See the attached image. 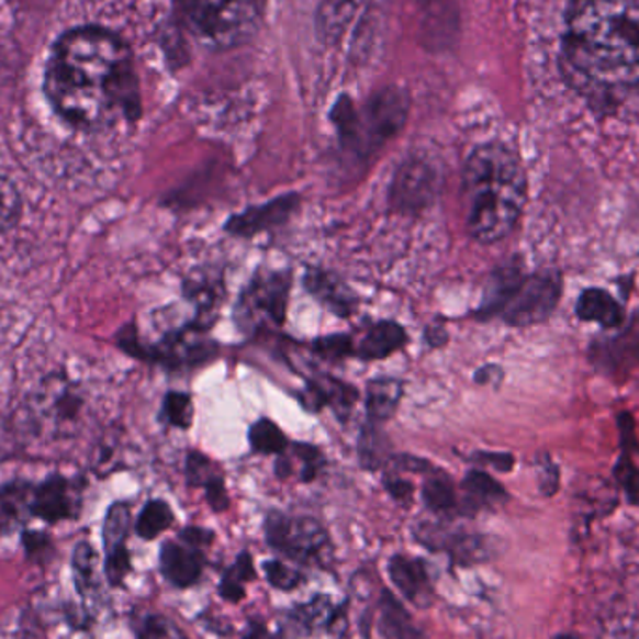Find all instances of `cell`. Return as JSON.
I'll return each instance as SVG.
<instances>
[{
    "label": "cell",
    "instance_id": "obj_1",
    "mask_svg": "<svg viewBox=\"0 0 639 639\" xmlns=\"http://www.w3.org/2000/svg\"><path fill=\"white\" fill-rule=\"evenodd\" d=\"M45 96L60 119L85 132L141 116L130 45L119 34L82 26L58 40L45 69Z\"/></svg>",
    "mask_w": 639,
    "mask_h": 639
},
{
    "label": "cell",
    "instance_id": "obj_8",
    "mask_svg": "<svg viewBox=\"0 0 639 639\" xmlns=\"http://www.w3.org/2000/svg\"><path fill=\"white\" fill-rule=\"evenodd\" d=\"M289 292V273H266L255 277V281L245 290L238 303L236 318L239 326L251 329L262 326L264 322L281 326L287 318Z\"/></svg>",
    "mask_w": 639,
    "mask_h": 639
},
{
    "label": "cell",
    "instance_id": "obj_10",
    "mask_svg": "<svg viewBox=\"0 0 639 639\" xmlns=\"http://www.w3.org/2000/svg\"><path fill=\"white\" fill-rule=\"evenodd\" d=\"M31 404L36 419L57 434L74 433L81 417V393L76 383L60 374L45 378L32 396Z\"/></svg>",
    "mask_w": 639,
    "mask_h": 639
},
{
    "label": "cell",
    "instance_id": "obj_25",
    "mask_svg": "<svg viewBox=\"0 0 639 639\" xmlns=\"http://www.w3.org/2000/svg\"><path fill=\"white\" fill-rule=\"evenodd\" d=\"M335 604L327 595H316L290 612V619L305 634H318L329 628Z\"/></svg>",
    "mask_w": 639,
    "mask_h": 639
},
{
    "label": "cell",
    "instance_id": "obj_4",
    "mask_svg": "<svg viewBox=\"0 0 639 639\" xmlns=\"http://www.w3.org/2000/svg\"><path fill=\"white\" fill-rule=\"evenodd\" d=\"M407 109L406 92L389 87L372 96L363 111H356L351 101L340 100L333 109V122L346 150L367 157L401 132L406 124Z\"/></svg>",
    "mask_w": 639,
    "mask_h": 639
},
{
    "label": "cell",
    "instance_id": "obj_3",
    "mask_svg": "<svg viewBox=\"0 0 639 639\" xmlns=\"http://www.w3.org/2000/svg\"><path fill=\"white\" fill-rule=\"evenodd\" d=\"M462 193L471 238L486 245L507 238L526 206L527 178L520 157L500 143L479 146L466 161Z\"/></svg>",
    "mask_w": 639,
    "mask_h": 639
},
{
    "label": "cell",
    "instance_id": "obj_13",
    "mask_svg": "<svg viewBox=\"0 0 639 639\" xmlns=\"http://www.w3.org/2000/svg\"><path fill=\"white\" fill-rule=\"evenodd\" d=\"M132 527V511L127 503H113L103 522V548H105V576L113 587H119L132 571V558L127 552V535Z\"/></svg>",
    "mask_w": 639,
    "mask_h": 639
},
{
    "label": "cell",
    "instance_id": "obj_51",
    "mask_svg": "<svg viewBox=\"0 0 639 639\" xmlns=\"http://www.w3.org/2000/svg\"><path fill=\"white\" fill-rule=\"evenodd\" d=\"M426 340L433 346L446 345L447 332L441 324H433L426 327Z\"/></svg>",
    "mask_w": 639,
    "mask_h": 639
},
{
    "label": "cell",
    "instance_id": "obj_24",
    "mask_svg": "<svg viewBox=\"0 0 639 639\" xmlns=\"http://www.w3.org/2000/svg\"><path fill=\"white\" fill-rule=\"evenodd\" d=\"M402 399V383L395 378H377L367 388V412L372 423H383L395 415Z\"/></svg>",
    "mask_w": 639,
    "mask_h": 639
},
{
    "label": "cell",
    "instance_id": "obj_23",
    "mask_svg": "<svg viewBox=\"0 0 639 639\" xmlns=\"http://www.w3.org/2000/svg\"><path fill=\"white\" fill-rule=\"evenodd\" d=\"M576 314L583 322H596L604 327L620 326L625 320V313L614 295L602 289L583 290L578 300Z\"/></svg>",
    "mask_w": 639,
    "mask_h": 639
},
{
    "label": "cell",
    "instance_id": "obj_44",
    "mask_svg": "<svg viewBox=\"0 0 639 639\" xmlns=\"http://www.w3.org/2000/svg\"><path fill=\"white\" fill-rule=\"evenodd\" d=\"M383 484H385V490H388L395 502L402 503V505L412 503L414 486H412L410 481H404V479L396 475H385L383 477Z\"/></svg>",
    "mask_w": 639,
    "mask_h": 639
},
{
    "label": "cell",
    "instance_id": "obj_45",
    "mask_svg": "<svg viewBox=\"0 0 639 639\" xmlns=\"http://www.w3.org/2000/svg\"><path fill=\"white\" fill-rule=\"evenodd\" d=\"M228 576L234 578L236 582H253L257 580V571H255V563H253L251 553L244 550L239 553L236 563L231 567V571L226 572Z\"/></svg>",
    "mask_w": 639,
    "mask_h": 639
},
{
    "label": "cell",
    "instance_id": "obj_2",
    "mask_svg": "<svg viewBox=\"0 0 639 639\" xmlns=\"http://www.w3.org/2000/svg\"><path fill=\"white\" fill-rule=\"evenodd\" d=\"M564 58L585 87L639 85V0H572Z\"/></svg>",
    "mask_w": 639,
    "mask_h": 639
},
{
    "label": "cell",
    "instance_id": "obj_17",
    "mask_svg": "<svg viewBox=\"0 0 639 639\" xmlns=\"http://www.w3.org/2000/svg\"><path fill=\"white\" fill-rule=\"evenodd\" d=\"M34 484L12 481L0 489V537L25 526L32 516Z\"/></svg>",
    "mask_w": 639,
    "mask_h": 639
},
{
    "label": "cell",
    "instance_id": "obj_39",
    "mask_svg": "<svg viewBox=\"0 0 639 639\" xmlns=\"http://www.w3.org/2000/svg\"><path fill=\"white\" fill-rule=\"evenodd\" d=\"M188 481L191 486H204V484L217 477L212 462L201 452H191L188 458Z\"/></svg>",
    "mask_w": 639,
    "mask_h": 639
},
{
    "label": "cell",
    "instance_id": "obj_6",
    "mask_svg": "<svg viewBox=\"0 0 639 639\" xmlns=\"http://www.w3.org/2000/svg\"><path fill=\"white\" fill-rule=\"evenodd\" d=\"M268 545L300 564L327 569L332 564L333 548L324 526L307 516L270 513L264 522Z\"/></svg>",
    "mask_w": 639,
    "mask_h": 639
},
{
    "label": "cell",
    "instance_id": "obj_40",
    "mask_svg": "<svg viewBox=\"0 0 639 639\" xmlns=\"http://www.w3.org/2000/svg\"><path fill=\"white\" fill-rule=\"evenodd\" d=\"M615 475L623 484V489L627 492L630 503L639 505V470L632 464V460L628 457H623L617 468H615Z\"/></svg>",
    "mask_w": 639,
    "mask_h": 639
},
{
    "label": "cell",
    "instance_id": "obj_49",
    "mask_svg": "<svg viewBox=\"0 0 639 639\" xmlns=\"http://www.w3.org/2000/svg\"><path fill=\"white\" fill-rule=\"evenodd\" d=\"M23 545H25L26 553H31V556L45 552V550H49L51 548L47 535L36 531L23 532Z\"/></svg>",
    "mask_w": 639,
    "mask_h": 639
},
{
    "label": "cell",
    "instance_id": "obj_54",
    "mask_svg": "<svg viewBox=\"0 0 639 639\" xmlns=\"http://www.w3.org/2000/svg\"><path fill=\"white\" fill-rule=\"evenodd\" d=\"M426 2H430V0H426Z\"/></svg>",
    "mask_w": 639,
    "mask_h": 639
},
{
    "label": "cell",
    "instance_id": "obj_47",
    "mask_svg": "<svg viewBox=\"0 0 639 639\" xmlns=\"http://www.w3.org/2000/svg\"><path fill=\"white\" fill-rule=\"evenodd\" d=\"M473 460L479 464L492 466L497 471H511L514 466L513 455L508 452H477Z\"/></svg>",
    "mask_w": 639,
    "mask_h": 639
},
{
    "label": "cell",
    "instance_id": "obj_16",
    "mask_svg": "<svg viewBox=\"0 0 639 639\" xmlns=\"http://www.w3.org/2000/svg\"><path fill=\"white\" fill-rule=\"evenodd\" d=\"M159 567H161V574L167 582L172 583L175 587L186 590V587H191L199 582L204 561H202V553L199 550H193L183 542L167 540L161 546Z\"/></svg>",
    "mask_w": 639,
    "mask_h": 639
},
{
    "label": "cell",
    "instance_id": "obj_14",
    "mask_svg": "<svg viewBox=\"0 0 639 639\" xmlns=\"http://www.w3.org/2000/svg\"><path fill=\"white\" fill-rule=\"evenodd\" d=\"M298 204H300V194H282L273 201L266 202L262 206L247 208L244 212L236 213L226 221L225 231L242 238L266 233L270 228L287 223Z\"/></svg>",
    "mask_w": 639,
    "mask_h": 639
},
{
    "label": "cell",
    "instance_id": "obj_9",
    "mask_svg": "<svg viewBox=\"0 0 639 639\" xmlns=\"http://www.w3.org/2000/svg\"><path fill=\"white\" fill-rule=\"evenodd\" d=\"M438 193V169L425 157H407L393 178L389 202L396 212L415 215L430 206Z\"/></svg>",
    "mask_w": 639,
    "mask_h": 639
},
{
    "label": "cell",
    "instance_id": "obj_34",
    "mask_svg": "<svg viewBox=\"0 0 639 639\" xmlns=\"http://www.w3.org/2000/svg\"><path fill=\"white\" fill-rule=\"evenodd\" d=\"M161 415H164V419L169 425L176 426V428H189L191 421H193V404H191V399L186 393H176V391H172V393L165 396Z\"/></svg>",
    "mask_w": 639,
    "mask_h": 639
},
{
    "label": "cell",
    "instance_id": "obj_28",
    "mask_svg": "<svg viewBox=\"0 0 639 639\" xmlns=\"http://www.w3.org/2000/svg\"><path fill=\"white\" fill-rule=\"evenodd\" d=\"M423 502L428 511L436 514H449L457 511L458 502L451 481L441 473L428 477L423 484Z\"/></svg>",
    "mask_w": 639,
    "mask_h": 639
},
{
    "label": "cell",
    "instance_id": "obj_29",
    "mask_svg": "<svg viewBox=\"0 0 639 639\" xmlns=\"http://www.w3.org/2000/svg\"><path fill=\"white\" fill-rule=\"evenodd\" d=\"M358 0H322L320 2V29L327 36L337 38L345 31L346 23L351 18Z\"/></svg>",
    "mask_w": 639,
    "mask_h": 639
},
{
    "label": "cell",
    "instance_id": "obj_43",
    "mask_svg": "<svg viewBox=\"0 0 639 639\" xmlns=\"http://www.w3.org/2000/svg\"><path fill=\"white\" fill-rule=\"evenodd\" d=\"M213 539H215V532L210 531V529H204V527H186L180 532V542L189 546V548H193V550H199V552L212 545Z\"/></svg>",
    "mask_w": 639,
    "mask_h": 639
},
{
    "label": "cell",
    "instance_id": "obj_31",
    "mask_svg": "<svg viewBox=\"0 0 639 639\" xmlns=\"http://www.w3.org/2000/svg\"><path fill=\"white\" fill-rule=\"evenodd\" d=\"M253 449L264 455H282L289 447L281 428L270 419H260L249 430Z\"/></svg>",
    "mask_w": 639,
    "mask_h": 639
},
{
    "label": "cell",
    "instance_id": "obj_26",
    "mask_svg": "<svg viewBox=\"0 0 639 639\" xmlns=\"http://www.w3.org/2000/svg\"><path fill=\"white\" fill-rule=\"evenodd\" d=\"M466 494H468V507L475 508L489 505V503L503 502L507 500V492L502 484L495 481L484 471L473 470L466 475L462 483Z\"/></svg>",
    "mask_w": 639,
    "mask_h": 639
},
{
    "label": "cell",
    "instance_id": "obj_48",
    "mask_svg": "<svg viewBox=\"0 0 639 639\" xmlns=\"http://www.w3.org/2000/svg\"><path fill=\"white\" fill-rule=\"evenodd\" d=\"M220 596L223 601L231 602V604H238L245 598L244 583L236 582L234 578L225 574L220 583Z\"/></svg>",
    "mask_w": 639,
    "mask_h": 639
},
{
    "label": "cell",
    "instance_id": "obj_46",
    "mask_svg": "<svg viewBox=\"0 0 639 639\" xmlns=\"http://www.w3.org/2000/svg\"><path fill=\"white\" fill-rule=\"evenodd\" d=\"M539 483L540 490L546 495L556 494L559 486V471L548 457H542L539 464Z\"/></svg>",
    "mask_w": 639,
    "mask_h": 639
},
{
    "label": "cell",
    "instance_id": "obj_18",
    "mask_svg": "<svg viewBox=\"0 0 639 639\" xmlns=\"http://www.w3.org/2000/svg\"><path fill=\"white\" fill-rule=\"evenodd\" d=\"M378 609H380L378 630L383 639H425L423 630L417 628L412 615L407 614V609L391 591H382Z\"/></svg>",
    "mask_w": 639,
    "mask_h": 639
},
{
    "label": "cell",
    "instance_id": "obj_35",
    "mask_svg": "<svg viewBox=\"0 0 639 639\" xmlns=\"http://www.w3.org/2000/svg\"><path fill=\"white\" fill-rule=\"evenodd\" d=\"M96 553L92 546L81 542L74 552V571H76L77 590L79 593L92 590L94 585Z\"/></svg>",
    "mask_w": 639,
    "mask_h": 639
},
{
    "label": "cell",
    "instance_id": "obj_20",
    "mask_svg": "<svg viewBox=\"0 0 639 639\" xmlns=\"http://www.w3.org/2000/svg\"><path fill=\"white\" fill-rule=\"evenodd\" d=\"M305 284L309 292L316 295L327 307H332L333 313L339 316H350L356 311V298L345 282L322 270H309L305 276Z\"/></svg>",
    "mask_w": 639,
    "mask_h": 639
},
{
    "label": "cell",
    "instance_id": "obj_38",
    "mask_svg": "<svg viewBox=\"0 0 639 639\" xmlns=\"http://www.w3.org/2000/svg\"><path fill=\"white\" fill-rule=\"evenodd\" d=\"M138 639H178L175 625L161 615H146L138 627Z\"/></svg>",
    "mask_w": 639,
    "mask_h": 639
},
{
    "label": "cell",
    "instance_id": "obj_11",
    "mask_svg": "<svg viewBox=\"0 0 639 639\" xmlns=\"http://www.w3.org/2000/svg\"><path fill=\"white\" fill-rule=\"evenodd\" d=\"M414 537L430 552H444L460 567L483 563L492 558V546L481 535H468L447 529L441 524L421 522L414 527Z\"/></svg>",
    "mask_w": 639,
    "mask_h": 639
},
{
    "label": "cell",
    "instance_id": "obj_52",
    "mask_svg": "<svg viewBox=\"0 0 639 639\" xmlns=\"http://www.w3.org/2000/svg\"><path fill=\"white\" fill-rule=\"evenodd\" d=\"M244 639H273L271 634L268 632V628L264 627L262 623H251L249 627V632Z\"/></svg>",
    "mask_w": 639,
    "mask_h": 639
},
{
    "label": "cell",
    "instance_id": "obj_19",
    "mask_svg": "<svg viewBox=\"0 0 639 639\" xmlns=\"http://www.w3.org/2000/svg\"><path fill=\"white\" fill-rule=\"evenodd\" d=\"M356 401H358L356 389L327 377L313 380L301 396V404L311 412L324 406H333L337 412H350Z\"/></svg>",
    "mask_w": 639,
    "mask_h": 639
},
{
    "label": "cell",
    "instance_id": "obj_37",
    "mask_svg": "<svg viewBox=\"0 0 639 639\" xmlns=\"http://www.w3.org/2000/svg\"><path fill=\"white\" fill-rule=\"evenodd\" d=\"M314 351L326 359H343L354 354V345L348 335H329L314 343Z\"/></svg>",
    "mask_w": 639,
    "mask_h": 639
},
{
    "label": "cell",
    "instance_id": "obj_41",
    "mask_svg": "<svg viewBox=\"0 0 639 639\" xmlns=\"http://www.w3.org/2000/svg\"><path fill=\"white\" fill-rule=\"evenodd\" d=\"M204 490H206V500L210 503V507L215 511V513H225L228 505H231V497L226 494L225 483L220 475L210 479L206 484H204Z\"/></svg>",
    "mask_w": 639,
    "mask_h": 639
},
{
    "label": "cell",
    "instance_id": "obj_42",
    "mask_svg": "<svg viewBox=\"0 0 639 639\" xmlns=\"http://www.w3.org/2000/svg\"><path fill=\"white\" fill-rule=\"evenodd\" d=\"M294 451L295 457L303 460V464H305L303 481L305 483L313 481L316 473H318L320 464H322V452L318 449H314V447L303 446V444H295Z\"/></svg>",
    "mask_w": 639,
    "mask_h": 639
},
{
    "label": "cell",
    "instance_id": "obj_12",
    "mask_svg": "<svg viewBox=\"0 0 639 639\" xmlns=\"http://www.w3.org/2000/svg\"><path fill=\"white\" fill-rule=\"evenodd\" d=\"M81 483L64 475H51L34 486L32 516L47 524L74 520L81 511Z\"/></svg>",
    "mask_w": 639,
    "mask_h": 639
},
{
    "label": "cell",
    "instance_id": "obj_32",
    "mask_svg": "<svg viewBox=\"0 0 639 639\" xmlns=\"http://www.w3.org/2000/svg\"><path fill=\"white\" fill-rule=\"evenodd\" d=\"M23 215V199L15 183L0 175V234L12 231Z\"/></svg>",
    "mask_w": 639,
    "mask_h": 639
},
{
    "label": "cell",
    "instance_id": "obj_22",
    "mask_svg": "<svg viewBox=\"0 0 639 639\" xmlns=\"http://www.w3.org/2000/svg\"><path fill=\"white\" fill-rule=\"evenodd\" d=\"M520 268L516 264L503 266L495 270L490 277L486 290H484L483 303L479 309V316L490 318L494 314H502L503 309L507 305L508 300L513 298L514 290L518 289L522 279H524Z\"/></svg>",
    "mask_w": 639,
    "mask_h": 639
},
{
    "label": "cell",
    "instance_id": "obj_5",
    "mask_svg": "<svg viewBox=\"0 0 639 639\" xmlns=\"http://www.w3.org/2000/svg\"><path fill=\"white\" fill-rule=\"evenodd\" d=\"M266 0H183L194 36L212 49H231L257 32Z\"/></svg>",
    "mask_w": 639,
    "mask_h": 639
},
{
    "label": "cell",
    "instance_id": "obj_36",
    "mask_svg": "<svg viewBox=\"0 0 639 639\" xmlns=\"http://www.w3.org/2000/svg\"><path fill=\"white\" fill-rule=\"evenodd\" d=\"M186 294H188L189 300L194 301V305L199 309V316H206V314L212 313L215 309V303H217V289H215V282L206 281V279H189L188 284H186Z\"/></svg>",
    "mask_w": 639,
    "mask_h": 639
},
{
    "label": "cell",
    "instance_id": "obj_27",
    "mask_svg": "<svg viewBox=\"0 0 639 639\" xmlns=\"http://www.w3.org/2000/svg\"><path fill=\"white\" fill-rule=\"evenodd\" d=\"M172 522H175V513L169 507V503L152 500L138 514L135 531L143 540H154L161 532L167 531L172 526Z\"/></svg>",
    "mask_w": 639,
    "mask_h": 639
},
{
    "label": "cell",
    "instance_id": "obj_53",
    "mask_svg": "<svg viewBox=\"0 0 639 639\" xmlns=\"http://www.w3.org/2000/svg\"><path fill=\"white\" fill-rule=\"evenodd\" d=\"M556 639H578L576 636H569V634H563V636H558Z\"/></svg>",
    "mask_w": 639,
    "mask_h": 639
},
{
    "label": "cell",
    "instance_id": "obj_21",
    "mask_svg": "<svg viewBox=\"0 0 639 639\" xmlns=\"http://www.w3.org/2000/svg\"><path fill=\"white\" fill-rule=\"evenodd\" d=\"M404 345H406V332L396 322L383 320L365 333L356 354L365 361H372V359L388 358L396 350H401Z\"/></svg>",
    "mask_w": 639,
    "mask_h": 639
},
{
    "label": "cell",
    "instance_id": "obj_50",
    "mask_svg": "<svg viewBox=\"0 0 639 639\" xmlns=\"http://www.w3.org/2000/svg\"><path fill=\"white\" fill-rule=\"evenodd\" d=\"M503 372L500 367H495V365H486L483 369L479 370L475 374V382L477 383H494L500 382L502 380Z\"/></svg>",
    "mask_w": 639,
    "mask_h": 639
},
{
    "label": "cell",
    "instance_id": "obj_7",
    "mask_svg": "<svg viewBox=\"0 0 639 639\" xmlns=\"http://www.w3.org/2000/svg\"><path fill=\"white\" fill-rule=\"evenodd\" d=\"M561 277L553 271L535 273L522 279L518 289L502 311L508 326L526 327L545 322L558 307Z\"/></svg>",
    "mask_w": 639,
    "mask_h": 639
},
{
    "label": "cell",
    "instance_id": "obj_15",
    "mask_svg": "<svg viewBox=\"0 0 639 639\" xmlns=\"http://www.w3.org/2000/svg\"><path fill=\"white\" fill-rule=\"evenodd\" d=\"M388 574L396 590L415 608L428 609L434 604V585L423 559L393 556L389 559Z\"/></svg>",
    "mask_w": 639,
    "mask_h": 639
},
{
    "label": "cell",
    "instance_id": "obj_33",
    "mask_svg": "<svg viewBox=\"0 0 639 639\" xmlns=\"http://www.w3.org/2000/svg\"><path fill=\"white\" fill-rule=\"evenodd\" d=\"M264 574L268 578L271 587L279 591H294L303 583L300 569L282 563L279 559H270L264 563Z\"/></svg>",
    "mask_w": 639,
    "mask_h": 639
},
{
    "label": "cell",
    "instance_id": "obj_30",
    "mask_svg": "<svg viewBox=\"0 0 639 639\" xmlns=\"http://www.w3.org/2000/svg\"><path fill=\"white\" fill-rule=\"evenodd\" d=\"M378 423L370 421L359 439V458L365 470L374 471L388 462V439L378 430Z\"/></svg>",
    "mask_w": 639,
    "mask_h": 639
}]
</instances>
